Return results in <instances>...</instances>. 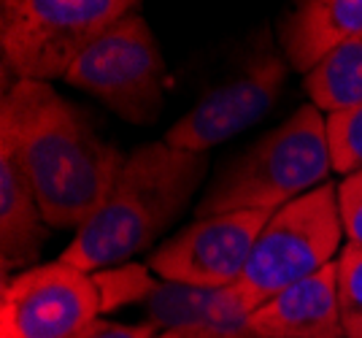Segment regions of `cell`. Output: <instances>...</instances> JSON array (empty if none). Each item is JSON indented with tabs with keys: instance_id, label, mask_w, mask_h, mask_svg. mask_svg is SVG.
Returning a JSON list of instances; mask_svg holds the SVG:
<instances>
[{
	"instance_id": "6da1fadb",
	"label": "cell",
	"mask_w": 362,
	"mask_h": 338,
	"mask_svg": "<svg viewBox=\"0 0 362 338\" xmlns=\"http://www.w3.org/2000/svg\"><path fill=\"white\" fill-rule=\"evenodd\" d=\"M0 149L35 190L49 228H81L106 200L122 157L52 84L16 81L0 106Z\"/></svg>"
},
{
	"instance_id": "7a4b0ae2",
	"label": "cell",
	"mask_w": 362,
	"mask_h": 338,
	"mask_svg": "<svg viewBox=\"0 0 362 338\" xmlns=\"http://www.w3.org/2000/svg\"><path fill=\"white\" fill-rule=\"evenodd\" d=\"M209 173L206 154L149 141L122 160L100 209L60 255L84 274H100L146 252L179 219Z\"/></svg>"
},
{
	"instance_id": "3957f363",
	"label": "cell",
	"mask_w": 362,
	"mask_h": 338,
	"mask_svg": "<svg viewBox=\"0 0 362 338\" xmlns=\"http://www.w3.org/2000/svg\"><path fill=\"white\" fill-rule=\"evenodd\" d=\"M330 170L327 117L314 103H305L214 179L197 200L195 214L203 219L230 211H279L327 185Z\"/></svg>"
},
{
	"instance_id": "277c9868",
	"label": "cell",
	"mask_w": 362,
	"mask_h": 338,
	"mask_svg": "<svg viewBox=\"0 0 362 338\" xmlns=\"http://www.w3.org/2000/svg\"><path fill=\"white\" fill-rule=\"evenodd\" d=\"M344 235L338 187L327 182L273 211L241 279L227 287V295L252 317L276 295L335 262Z\"/></svg>"
},
{
	"instance_id": "5b68a950",
	"label": "cell",
	"mask_w": 362,
	"mask_h": 338,
	"mask_svg": "<svg viewBox=\"0 0 362 338\" xmlns=\"http://www.w3.org/2000/svg\"><path fill=\"white\" fill-rule=\"evenodd\" d=\"M138 8L136 0H3V57L16 81L65 78L111 25Z\"/></svg>"
},
{
	"instance_id": "8992f818",
	"label": "cell",
	"mask_w": 362,
	"mask_h": 338,
	"mask_svg": "<svg viewBox=\"0 0 362 338\" xmlns=\"http://www.w3.org/2000/svg\"><path fill=\"white\" fill-rule=\"evenodd\" d=\"M65 81L133 124L157 122L165 106V60L149 22L138 11L111 25L78 57Z\"/></svg>"
},
{
	"instance_id": "52a82bcc",
	"label": "cell",
	"mask_w": 362,
	"mask_h": 338,
	"mask_svg": "<svg viewBox=\"0 0 362 338\" xmlns=\"http://www.w3.org/2000/svg\"><path fill=\"white\" fill-rule=\"evenodd\" d=\"M103 311L92 274L62 260L16 274L0 292V338H71Z\"/></svg>"
},
{
	"instance_id": "ba28073f",
	"label": "cell",
	"mask_w": 362,
	"mask_h": 338,
	"mask_svg": "<svg viewBox=\"0 0 362 338\" xmlns=\"http://www.w3.org/2000/svg\"><path fill=\"white\" fill-rule=\"evenodd\" d=\"M273 211H230L195 219L149 255L157 279L195 290H227L241 279Z\"/></svg>"
},
{
	"instance_id": "9c48e42d",
	"label": "cell",
	"mask_w": 362,
	"mask_h": 338,
	"mask_svg": "<svg viewBox=\"0 0 362 338\" xmlns=\"http://www.w3.org/2000/svg\"><path fill=\"white\" fill-rule=\"evenodd\" d=\"M287 81V60L273 47L249 54L238 76L227 78L200 98L165 133V144L184 152L203 154L259 122L281 98Z\"/></svg>"
},
{
	"instance_id": "30bf717a",
	"label": "cell",
	"mask_w": 362,
	"mask_h": 338,
	"mask_svg": "<svg viewBox=\"0 0 362 338\" xmlns=\"http://www.w3.org/2000/svg\"><path fill=\"white\" fill-rule=\"evenodd\" d=\"M103 311L138 303L146 308L149 322L160 330L170 327H214L238 338L249 336V317L227 295V290H195L154 279L146 265H127L95 274Z\"/></svg>"
},
{
	"instance_id": "8fae6325",
	"label": "cell",
	"mask_w": 362,
	"mask_h": 338,
	"mask_svg": "<svg viewBox=\"0 0 362 338\" xmlns=\"http://www.w3.org/2000/svg\"><path fill=\"white\" fill-rule=\"evenodd\" d=\"M252 338H346L338 306V265L292 284L249 317Z\"/></svg>"
},
{
	"instance_id": "7c38bea8",
	"label": "cell",
	"mask_w": 362,
	"mask_h": 338,
	"mask_svg": "<svg viewBox=\"0 0 362 338\" xmlns=\"http://www.w3.org/2000/svg\"><path fill=\"white\" fill-rule=\"evenodd\" d=\"M362 35V0H303L284 19L281 44L289 68L311 74L335 49Z\"/></svg>"
},
{
	"instance_id": "4fadbf2b",
	"label": "cell",
	"mask_w": 362,
	"mask_h": 338,
	"mask_svg": "<svg viewBox=\"0 0 362 338\" xmlns=\"http://www.w3.org/2000/svg\"><path fill=\"white\" fill-rule=\"evenodd\" d=\"M49 235L35 190L6 149H0V252L3 274L35 268Z\"/></svg>"
},
{
	"instance_id": "5bb4252c",
	"label": "cell",
	"mask_w": 362,
	"mask_h": 338,
	"mask_svg": "<svg viewBox=\"0 0 362 338\" xmlns=\"http://www.w3.org/2000/svg\"><path fill=\"white\" fill-rule=\"evenodd\" d=\"M305 93L319 111L338 114L362 103V35L335 49L305 76Z\"/></svg>"
},
{
	"instance_id": "9a60e30c",
	"label": "cell",
	"mask_w": 362,
	"mask_h": 338,
	"mask_svg": "<svg viewBox=\"0 0 362 338\" xmlns=\"http://www.w3.org/2000/svg\"><path fill=\"white\" fill-rule=\"evenodd\" d=\"M338 306L346 338H362V246L349 241L338 255Z\"/></svg>"
},
{
	"instance_id": "2e32d148",
	"label": "cell",
	"mask_w": 362,
	"mask_h": 338,
	"mask_svg": "<svg viewBox=\"0 0 362 338\" xmlns=\"http://www.w3.org/2000/svg\"><path fill=\"white\" fill-rule=\"evenodd\" d=\"M327 141L335 173H360L362 170V103L327 117Z\"/></svg>"
},
{
	"instance_id": "e0dca14e",
	"label": "cell",
	"mask_w": 362,
	"mask_h": 338,
	"mask_svg": "<svg viewBox=\"0 0 362 338\" xmlns=\"http://www.w3.org/2000/svg\"><path fill=\"white\" fill-rule=\"evenodd\" d=\"M338 203L344 216V231L351 244L362 246V170L344 176L338 185Z\"/></svg>"
},
{
	"instance_id": "ac0fdd59",
	"label": "cell",
	"mask_w": 362,
	"mask_h": 338,
	"mask_svg": "<svg viewBox=\"0 0 362 338\" xmlns=\"http://www.w3.org/2000/svg\"><path fill=\"white\" fill-rule=\"evenodd\" d=\"M160 333V327L151 322L127 325V322H111V320H92L87 327H81L76 336L71 338H154Z\"/></svg>"
},
{
	"instance_id": "d6986e66",
	"label": "cell",
	"mask_w": 362,
	"mask_h": 338,
	"mask_svg": "<svg viewBox=\"0 0 362 338\" xmlns=\"http://www.w3.org/2000/svg\"><path fill=\"white\" fill-rule=\"evenodd\" d=\"M154 338H238L225 330H214V327H170L160 330Z\"/></svg>"
}]
</instances>
